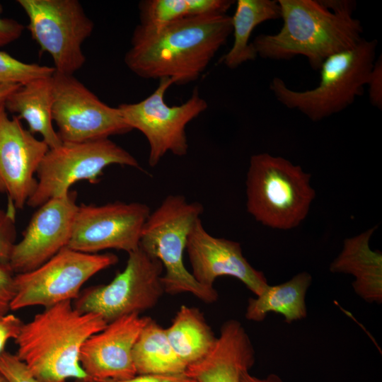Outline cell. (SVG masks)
Instances as JSON below:
<instances>
[{
	"instance_id": "cell-6",
	"label": "cell",
	"mask_w": 382,
	"mask_h": 382,
	"mask_svg": "<svg viewBox=\"0 0 382 382\" xmlns=\"http://www.w3.org/2000/svg\"><path fill=\"white\" fill-rule=\"evenodd\" d=\"M204 207L181 195H169L150 213L141 235L139 247L158 260L165 270L161 281L165 293H190L200 301L212 303L217 291L199 284L185 267L183 253L188 235Z\"/></svg>"
},
{
	"instance_id": "cell-16",
	"label": "cell",
	"mask_w": 382,
	"mask_h": 382,
	"mask_svg": "<svg viewBox=\"0 0 382 382\" xmlns=\"http://www.w3.org/2000/svg\"><path fill=\"white\" fill-rule=\"evenodd\" d=\"M185 250L192 276L204 286L213 288L218 277L228 276L239 279L257 296L268 285L264 274L243 256L239 243L211 235L201 219L192 227Z\"/></svg>"
},
{
	"instance_id": "cell-2",
	"label": "cell",
	"mask_w": 382,
	"mask_h": 382,
	"mask_svg": "<svg viewBox=\"0 0 382 382\" xmlns=\"http://www.w3.org/2000/svg\"><path fill=\"white\" fill-rule=\"evenodd\" d=\"M283 24L275 34L251 42L257 55L273 60L306 57L319 70L329 57L352 49L364 38L361 21L350 0H278Z\"/></svg>"
},
{
	"instance_id": "cell-21",
	"label": "cell",
	"mask_w": 382,
	"mask_h": 382,
	"mask_svg": "<svg viewBox=\"0 0 382 382\" xmlns=\"http://www.w3.org/2000/svg\"><path fill=\"white\" fill-rule=\"evenodd\" d=\"M311 281V275L302 272L284 283L268 284L259 296L248 299L245 318L262 322L270 312L282 315L287 323L306 318L305 298Z\"/></svg>"
},
{
	"instance_id": "cell-13",
	"label": "cell",
	"mask_w": 382,
	"mask_h": 382,
	"mask_svg": "<svg viewBox=\"0 0 382 382\" xmlns=\"http://www.w3.org/2000/svg\"><path fill=\"white\" fill-rule=\"evenodd\" d=\"M151 213L141 202H115L78 207L67 248L86 253L139 248L144 225Z\"/></svg>"
},
{
	"instance_id": "cell-23",
	"label": "cell",
	"mask_w": 382,
	"mask_h": 382,
	"mask_svg": "<svg viewBox=\"0 0 382 382\" xmlns=\"http://www.w3.org/2000/svg\"><path fill=\"white\" fill-rule=\"evenodd\" d=\"M166 332L173 350L187 366L203 358L217 338L203 313L185 305L179 308Z\"/></svg>"
},
{
	"instance_id": "cell-29",
	"label": "cell",
	"mask_w": 382,
	"mask_h": 382,
	"mask_svg": "<svg viewBox=\"0 0 382 382\" xmlns=\"http://www.w3.org/2000/svg\"><path fill=\"white\" fill-rule=\"evenodd\" d=\"M14 276L8 265L0 264V317L11 310L14 295Z\"/></svg>"
},
{
	"instance_id": "cell-22",
	"label": "cell",
	"mask_w": 382,
	"mask_h": 382,
	"mask_svg": "<svg viewBox=\"0 0 382 382\" xmlns=\"http://www.w3.org/2000/svg\"><path fill=\"white\" fill-rule=\"evenodd\" d=\"M281 18L280 6L274 0H238L231 18L233 43L221 62L229 69H236L242 64L257 57L250 42L256 26L270 20Z\"/></svg>"
},
{
	"instance_id": "cell-8",
	"label": "cell",
	"mask_w": 382,
	"mask_h": 382,
	"mask_svg": "<svg viewBox=\"0 0 382 382\" xmlns=\"http://www.w3.org/2000/svg\"><path fill=\"white\" fill-rule=\"evenodd\" d=\"M114 164L141 168L135 157L110 139L63 142L49 149L37 168V186L27 205L37 208L50 199L67 194L78 181L93 183L104 168Z\"/></svg>"
},
{
	"instance_id": "cell-14",
	"label": "cell",
	"mask_w": 382,
	"mask_h": 382,
	"mask_svg": "<svg viewBox=\"0 0 382 382\" xmlns=\"http://www.w3.org/2000/svg\"><path fill=\"white\" fill-rule=\"evenodd\" d=\"M76 197L70 191L37 207L13 248L8 265L14 274L36 269L67 247L79 207Z\"/></svg>"
},
{
	"instance_id": "cell-18",
	"label": "cell",
	"mask_w": 382,
	"mask_h": 382,
	"mask_svg": "<svg viewBox=\"0 0 382 382\" xmlns=\"http://www.w3.org/2000/svg\"><path fill=\"white\" fill-rule=\"evenodd\" d=\"M253 344L241 323L225 321L219 337L201 359L187 366L185 374L196 382H240L255 363Z\"/></svg>"
},
{
	"instance_id": "cell-34",
	"label": "cell",
	"mask_w": 382,
	"mask_h": 382,
	"mask_svg": "<svg viewBox=\"0 0 382 382\" xmlns=\"http://www.w3.org/2000/svg\"><path fill=\"white\" fill-rule=\"evenodd\" d=\"M240 382H283V381L274 374H270L264 378H259L250 375L249 371H245L241 377Z\"/></svg>"
},
{
	"instance_id": "cell-1",
	"label": "cell",
	"mask_w": 382,
	"mask_h": 382,
	"mask_svg": "<svg viewBox=\"0 0 382 382\" xmlns=\"http://www.w3.org/2000/svg\"><path fill=\"white\" fill-rule=\"evenodd\" d=\"M231 33L227 14H204L156 27L139 24L124 62L141 78L187 83L200 76Z\"/></svg>"
},
{
	"instance_id": "cell-24",
	"label": "cell",
	"mask_w": 382,
	"mask_h": 382,
	"mask_svg": "<svg viewBox=\"0 0 382 382\" xmlns=\"http://www.w3.org/2000/svg\"><path fill=\"white\" fill-rule=\"evenodd\" d=\"M132 357L137 375L180 374L187 367L170 345L166 328L150 317L134 344Z\"/></svg>"
},
{
	"instance_id": "cell-19",
	"label": "cell",
	"mask_w": 382,
	"mask_h": 382,
	"mask_svg": "<svg viewBox=\"0 0 382 382\" xmlns=\"http://www.w3.org/2000/svg\"><path fill=\"white\" fill-rule=\"evenodd\" d=\"M376 226L346 238L343 248L330 266L332 272L352 274L355 293L366 302L382 301V254L372 250L369 241Z\"/></svg>"
},
{
	"instance_id": "cell-25",
	"label": "cell",
	"mask_w": 382,
	"mask_h": 382,
	"mask_svg": "<svg viewBox=\"0 0 382 382\" xmlns=\"http://www.w3.org/2000/svg\"><path fill=\"white\" fill-rule=\"evenodd\" d=\"M231 0H144L139 4V25L156 27L208 13L226 14Z\"/></svg>"
},
{
	"instance_id": "cell-26",
	"label": "cell",
	"mask_w": 382,
	"mask_h": 382,
	"mask_svg": "<svg viewBox=\"0 0 382 382\" xmlns=\"http://www.w3.org/2000/svg\"><path fill=\"white\" fill-rule=\"evenodd\" d=\"M54 67L25 63L0 50V81L24 85L31 81L52 77Z\"/></svg>"
},
{
	"instance_id": "cell-5",
	"label": "cell",
	"mask_w": 382,
	"mask_h": 382,
	"mask_svg": "<svg viewBox=\"0 0 382 382\" xmlns=\"http://www.w3.org/2000/svg\"><path fill=\"white\" fill-rule=\"evenodd\" d=\"M377 41L363 39L354 47L328 57L319 69L318 85L306 91L289 88L279 77L270 82L276 99L313 122L341 112L363 95L376 61Z\"/></svg>"
},
{
	"instance_id": "cell-33",
	"label": "cell",
	"mask_w": 382,
	"mask_h": 382,
	"mask_svg": "<svg viewBox=\"0 0 382 382\" xmlns=\"http://www.w3.org/2000/svg\"><path fill=\"white\" fill-rule=\"evenodd\" d=\"M97 382H196L186 374H137L124 380H104Z\"/></svg>"
},
{
	"instance_id": "cell-10",
	"label": "cell",
	"mask_w": 382,
	"mask_h": 382,
	"mask_svg": "<svg viewBox=\"0 0 382 382\" xmlns=\"http://www.w3.org/2000/svg\"><path fill=\"white\" fill-rule=\"evenodd\" d=\"M173 84V79H161L156 90L144 100L117 106L127 124L141 132L147 139L151 167L158 165L168 152L177 156L187 154L186 127L208 107L197 87L185 103L170 106L165 101V94Z\"/></svg>"
},
{
	"instance_id": "cell-11",
	"label": "cell",
	"mask_w": 382,
	"mask_h": 382,
	"mask_svg": "<svg viewBox=\"0 0 382 382\" xmlns=\"http://www.w3.org/2000/svg\"><path fill=\"white\" fill-rule=\"evenodd\" d=\"M41 52L52 57L56 71L73 75L86 62L82 45L94 28L77 0H18Z\"/></svg>"
},
{
	"instance_id": "cell-35",
	"label": "cell",
	"mask_w": 382,
	"mask_h": 382,
	"mask_svg": "<svg viewBox=\"0 0 382 382\" xmlns=\"http://www.w3.org/2000/svg\"><path fill=\"white\" fill-rule=\"evenodd\" d=\"M21 86L0 81V106L4 105L8 97Z\"/></svg>"
},
{
	"instance_id": "cell-15",
	"label": "cell",
	"mask_w": 382,
	"mask_h": 382,
	"mask_svg": "<svg viewBox=\"0 0 382 382\" xmlns=\"http://www.w3.org/2000/svg\"><path fill=\"white\" fill-rule=\"evenodd\" d=\"M49 147L0 106V192L8 205L23 209L35 190V175Z\"/></svg>"
},
{
	"instance_id": "cell-28",
	"label": "cell",
	"mask_w": 382,
	"mask_h": 382,
	"mask_svg": "<svg viewBox=\"0 0 382 382\" xmlns=\"http://www.w3.org/2000/svg\"><path fill=\"white\" fill-rule=\"evenodd\" d=\"M0 374L8 382H40L16 354L6 351L0 355Z\"/></svg>"
},
{
	"instance_id": "cell-7",
	"label": "cell",
	"mask_w": 382,
	"mask_h": 382,
	"mask_svg": "<svg viewBox=\"0 0 382 382\" xmlns=\"http://www.w3.org/2000/svg\"><path fill=\"white\" fill-rule=\"evenodd\" d=\"M163 267L140 247L128 253L124 270L107 284L83 291L74 307L83 313H96L108 323L123 316L156 306L165 294L162 284Z\"/></svg>"
},
{
	"instance_id": "cell-32",
	"label": "cell",
	"mask_w": 382,
	"mask_h": 382,
	"mask_svg": "<svg viewBox=\"0 0 382 382\" xmlns=\"http://www.w3.org/2000/svg\"><path fill=\"white\" fill-rule=\"evenodd\" d=\"M2 9L0 4V47L19 39L25 29V26L17 21L1 17Z\"/></svg>"
},
{
	"instance_id": "cell-36",
	"label": "cell",
	"mask_w": 382,
	"mask_h": 382,
	"mask_svg": "<svg viewBox=\"0 0 382 382\" xmlns=\"http://www.w3.org/2000/svg\"><path fill=\"white\" fill-rule=\"evenodd\" d=\"M0 382H8V381L0 374Z\"/></svg>"
},
{
	"instance_id": "cell-17",
	"label": "cell",
	"mask_w": 382,
	"mask_h": 382,
	"mask_svg": "<svg viewBox=\"0 0 382 382\" xmlns=\"http://www.w3.org/2000/svg\"><path fill=\"white\" fill-rule=\"evenodd\" d=\"M149 318L136 313L123 316L85 341L79 362L88 382L124 380L137 375L132 351Z\"/></svg>"
},
{
	"instance_id": "cell-30",
	"label": "cell",
	"mask_w": 382,
	"mask_h": 382,
	"mask_svg": "<svg viewBox=\"0 0 382 382\" xmlns=\"http://www.w3.org/2000/svg\"><path fill=\"white\" fill-rule=\"evenodd\" d=\"M366 86L369 87V96L373 106L382 108V59L381 56L376 59L370 71Z\"/></svg>"
},
{
	"instance_id": "cell-12",
	"label": "cell",
	"mask_w": 382,
	"mask_h": 382,
	"mask_svg": "<svg viewBox=\"0 0 382 382\" xmlns=\"http://www.w3.org/2000/svg\"><path fill=\"white\" fill-rule=\"evenodd\" d=\"M52 119L62 142L109 139L132 129L119 109L101 101L74 75L54 71L52 77Z\"/></svg>"
},
{
	"instance_id": "cell-4",
	"label": "cell",
	"mask_w": 382,
	"mask_h": 382,
	"mask_svg": "<svg viewBox=\"0 0 382 382\" xmlns=\"http://www.w3.org/2000/svg\"><path fill=\"white\" fill-rule=\"evenodd\" d=\"M310 180L300 166L283 157L253 155L245 181L248 212L270 228H296L307 216L316 197Z\"/></svg>"
},
{
	"instance_id": "cell-31",
	"label": "cell",
	"mask_w": 382,
	"mask_h": 382,
	"mask_svg": "<svg viewBox=\"0 0 382 382\" xmlns=\"http://www.w3.org/2000/svg\"><path fill=\"white\" fill-rule=\"evenodd\" d=\"M23 323L21 318L12 313L0 317V355L4 351L6 342L18 336Z\"/></svg>"
},
{
	"instance_id": "cell-9",
	"label": "cell",
	"mask_w": 382,
	"mask_h": 382,
	"mask_svg": "<svg viewBox=\"0 0 382 382\" xmlns=\"http://www.w3.org/2000/svg\"><path fill=\"white\" fill-rule=\"evenodd\" d=\"M118 262L112 253H86L67 247L36 269L16 274L11 310L76 299L90 278Z\"/></svg>"
},
{
	"instance_id": "cell-20",
	"label": "cell",
	"mask_w": 382,
	"mask_h": 382,
	"mask_svg": "<svg viewBox=\"0 0 382 382\" xmlns=\"http://www.w3.org/2000/svg\"><path fill=\"white\" fill-rule=\"evenodd\" d=\"M52 77L35 79L21 85L4 103L7 112L24 120L28 129L33 134H39L49 149L58 147L63 143L53 126Z\"/></svg>"
},
{
	"instance_id": "cell-27",
	"label": "cell",
	"mask_w": 382,
	"mask_h": 382,
	"mask_svg": "<svg viewBox=\"0 0 382 382\" xmlns=\"http://www.w3.org/2000/svg\"><path fill=\"white\" fill-rule=\"evenodd\" d=\"M16 209L0 208V264L8 265L11 252L16 241Z\"/></svg>"
},
{
	"instance_id": "cell-3",
	"label": "cell",
	"mask_w": 382,
	"mask_h": 382,
	"mask_svg": "<svg viewBox=\"0 0 382 382\" xmlns=\"http://www.w3.org/2000/svg\"><path fill=\"white\" fill-rule=\"evenodd\" d=\"M108 323L96 313H83L63 301L44 308L23 323L15 339L17 357L40 382H88L79 362L85 341Z\"/></svg>"
}]
</instances>
